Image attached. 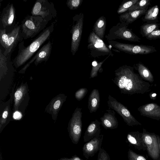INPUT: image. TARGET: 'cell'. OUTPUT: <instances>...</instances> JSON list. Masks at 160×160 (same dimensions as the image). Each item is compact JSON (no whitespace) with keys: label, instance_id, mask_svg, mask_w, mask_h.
I'll return each mask as SVG.
<instances>
[{"label":"cell","instance_id":"6da1fadb","mask_svg":"<svg viewBox=\"0 0 160 160\" xmlns=\"http://www.w3.org/2000/svg\"><path fill=\"white\" fill-rule=\"evenodd\" d=\"M114 72L115 77L112 80L122 94H144L151 91L152 85L135 73L133 67L124 65L116 69Z\"/></svg>","mask_w":160,"mask_h":160},{"label":"cell","instance_id":"7a4b0ae2","mask_svg":"<svg viewBox=\"0 0 160 160\" xmlns=\"http://www.w3.org/2000/svg\"><path fill=\"white\" fill-rule=\"evenodd\" d=\"M55 22L42 32L28 46L25 47L23 41L18 44V51L17 56L12 61L13 65L16 68H18L31 59L33 55L38 50L41 46L50 38L51 33L54 30Z\"/></svg>","mask_w":160,"mask_h":160},{"label":"cell","instance_id":"3957f363","mask_svg":"<svg viewBox=\"0 0 160 160\" xmlns=\"http://www.w3.org/2000/svg\"><path fill=\"white\" fill-rule=\"evenodd\" d=\"M11 56H5L0 49V102L8 94L16 72Z\"/></svg>","mask_w":160,"mask_h":160},{"label":"cell","instance_id":"277c9868","mask_svg":"<svg viewBox=\"0 0 160 160\" xmlns=\"http://www.w3.org/2000/svg\"><path fill=\"white\" fill-rule=\"evenodd\" d=\"M15 86V84L10 94L13 101V112H18L23 116L30 99L28 84L27 82H22L19 86Z\"/></svg>","mask_w":160,"mask_h":160},{"label":"cell","instance_id":"5b68a950","mask_svg":"<svg viewBox=\"0 0 160 160\" xmlns=\"http://www.w3.org/2000/svg\"><path fill=\"white\" fill-rule=\"evenodd\" d=\"M48 22L40 16L27 15L21 24L23 39L34 37L46 27Z\"/></svg>","mask_w":160,"mask_h":160},{"label":"cell","instance_id":"8992f818","mask_svg":"<svg viewBox=\"0 0 160 160\" xmlns=\"http://www.w3.org/2000/svg\"><path fill=\"white\" fill-rule=\"evenodd\" d=\"M128 25L124 22L118 23L110 29L109 33L105 36L106 38L108 41L121 39L131 42H140L141 39L128 28Z\"/></svg>","mask_w":160,"mask_h":160},{"label":"cell","instance_id":"52a82bcc","mask_svg":"<svg viewBox=\"0 0 160 160\" xmlns=\"http://www.w3.org/2000/svg\"><path fill=\"white\" fill-rule=\"evenodd\" d=\"M31 14L40 16L48 22L56 17L57 12L52 2L48 0H37L32 8Z\"/></svg>","mask_w":160,"mask_h":160},{"label":"cell","instance_id":"ba28073f","mask_svg":"<svg viewBox=\"0 0 160 160\" xmlns=\"http://www.w3.org/2000/svg\"><path fill=\"white\" fill-rule=\"evenodd\" d=\"M108 42L119 51L132 54H147L157 52L155 47L151 46L124 43L113 40L108 41Z\"/></svg>","mask_w":160,"mask_h":160},{"label":"cell","instance_id":"9c48e42d","mask_svg":"<svg viewBox=\"0 0 160 160\" xmlns=\"http://www.w3.org/2000/svg\"><path fill=\"white\" fill-rule=\"evenodd\" d=\"M107 103L109 109H112L116 111L122 118L124 121L128 126L132 127L142 125L124 105L110 95H108Z\"/></svg>","mask_w":160,"mask_h":160},{"label":"cell","instance_id":"30bf717a","mask_svg":"<svg viewBox=\"0 0 160 160\" xmlns=\"http://www.w3.org/2000/svg\"><path fill=\"white\" fill-rule=\"evenodd\" d=\"M82 108H76L68 123V130L72 142L78 144L81 136L82 129Z\"/></svg>","mask_w":160,"mask_h":160},{"label":"cell","instance_id":"8fae6325","mask_svg":"<svg viewBox=\"0 0 160 160\" xmlns=\"http://www.w3.org/2000/svg\"><path fill=\"white\" fill-rule=\"evenodd\" d=\"M73 23L71 30V51L74 55L78 51L81 39L83 25L84 15L80 12L73 17Z\"/></svg>","mask_w":160,"mask_h":160},{"label":"cell","instance_id":"7c38bea8","mask_svg":"<svg viewBox=\"0 0 160 160\" xmlns=\"http://www.w3.org/2000/svg\"><path fill=\"white\" fill-rule=\"evenodd\" d=\"M142 133L148 155L153 160H160V149L157 135L150 132L144 128Z\"/></svg>","mask_w":160,"mask_h":160},{"label":"cell","instance_id":"4fadbf2b","mask_svg":"<svg viewBox=\"0 0 160 160\" xmlns=\"http://www.w3.org/2000/svg\"><path fill=\"white\" fill-rule=\"evenodd\" d=\"M15 9L13 3L8 4L3 9L0 16V24L6 32H11L16 23Z\"/></svg>","mask_w":160,"mask_h":160},{"label":"cell","instance_id":"5bb4252c","mask_svg":"<svg viewBox=\"0 0 160 160\" xmlns=\"http://www.w3.org/2000/svg\"><path fill=\"white\" fill-rule=\"evenodd\" d=\"M52 49V44L50 40L43 46L35 54L30 60L18 72V73L24 74L30 65L34 62L37 66L43 62H46L49 58Z\"/></svg>","mask_w":160,"mask_h":160},{"label":"cell","instance_id":"9a60e30c","mask_svg":"<svg viewBox=\"0 0 160 160\" xmlns=\"http://www.w3.org/2000/svg\"><path fill=\"white\" fill-rule=\"evenodd\" d=\"M88 48L92 52L97 53V56L105 55L112 53L102 40L99 38L92 31L88 38Z\"/></svg>","mask_w":160,"mask_h":160},{"label":"cell","instance_id":"2e32d148","mask_svg":"<svg viewBox=\"0 0 160 160\" xmlns=\"http://www.w3.org/2000/svg\"><path fill=\"white\" fill-rule=\"evenodd\" d=\"M18 22L16 23L12 30L10 32L7 33L8 38L7 41L6 49L3 52L5 56L11 54L18 42L22 41L21 24L19 25Z\"/></svg>","mask_w":160,"mask_h":160},{"label":"cell","instance_id":"e0dca14e","mask_svg":"<svg viewBox=\"0 0 160 160\" xmlns=\"http://www.w3.org/2000/svg\"><path fill=\"white\" fill-rule=\"evenodd\" d=\"M67 96L60 93L52 98L45 108V111L51 114L52 119L56 121L58 114Z\"/></svg>","mask_w":160,"mask_h":160},{"label":"cell","instance_id":"ac0fdd59","mask_svg":"<svg viewBox=\"0 0 160 160\" xmlns=\"http://www.w3.org/2000/svg\"><path fill=\"white\" fill-rule=\"evenodd\" d=\"M103 137V135L100 134L99 137L91 139L84 144L82 150L83 155L86 158L88 159L90 157H92L99 151L101 148Z\"/></svg>","mask_w":160,"mask_h":160},{"label":"cell","instance_id":"d6986e66","mask_svg":"<svg viewBox=\"0 0 160 160\" xmlns=\"http://www.w3.org/2000/svg\"><path fill=\"white\" fill-rule=\"evenodd\" d=\"M12 98L7 101L0 102V130H1L11 121L13 120V114L12 111L11 104Z\"/></svg>","mask_w":160,"mask_h":160},{"label":"cell","instance_id":"ffe728a7","mask_svg":"<svg viewBox=\"0 0 160 160\" xmlns=\"http://www.w3.org/2000/svg\"><path fill=\"white\" fill-rule=\"evenodd\" d=\"M138 110L142 116L160 121V106L151 103L140 106Z\"/></svg>","mask_w":160,"mask_h":160},{"label":"cell","instance_id":"44dd1931","mask_svg":"<svg viewBox=\"0 0 160 160\" xmlns=\"http://www.w3.org/2000/svg\"><path fill=\"white\" fill-rule=\"evenodd\" d=\"M106 111L100 118L102 125L106 129L117 128L118 126V122L115 117V111L109 109Z\"/></svg>","mask_w":160,"mask_h":160},{"label":"cell","instance_id":"7402d4cb","mask_svg":"<svg viewBox=\"0 0 160 160\" xmlns=\"http://www.w3.org/2000/svg\"><path fill=\"white\" fill-rule=\"evenodd\" d=\"M127 142L139 151L147 150L142 138V133L139 131H132L128 132L127 136Z\"/></svg>","mask_w":160,"mask_h":160},{"label":"cell","instance_id":"603a6c76","mask_svg":"<svg viewBox=\"0 0 160 160\" xmlns=\"http://www.w3.org/2000/svg\"><path fill=\"white\" fill-rule=\"evenodd\" d=\"M101 124V122L97 119L91 122L86 130L83 137L84 142H88L100 135Z\"/></svg>","mask_w":160,"mask_h":160},{"label":"cell","instance_id":"cb8c5ba5","mask_svg":"<svg viewBox=\"0 0 160 160\" xmlns=\"http://www.w3.org/2000/svg\"><path fill=\"white\" fill-rule=\"evenodd\" d=\"M147 9H144L132 11H126L120 15L119 16L121 22H124L128 24L131 23L145 14Z\"/></svg>","mask_w":160,"mask_h":160},{"label":"cell","instance_id":"d4e9b609","mask_svg":"<svg viewBox=\"0 0 160 160\" xmlns=\"http://www.w3.org/2000/svg\"><path fill=\"white\" fill-rule=\"evenodd\" d=\"M100 93L99 90L94 89L89 96L88 108L90 113L95 112L98 108L100 102Z\"/></svg>","mask_w":160,"mask_h":160},{"label":"cell","instance_id":"484cf974","mask_svg":"<svg viewBox=\"0 0 160 160\" xmlns=\"http://www.w3.org/2000/svg\"><path fill=\"white\" fill-rule=\"evenodd\" d=\"M140 77L144 80L152 83L154 81L153 76L149 69L143 63L138 62L134 65Z\"/></svg>","mask_w":160,"mask_h":160},{"label":"cell","instance_id":"4316f807","mask_svg":"<svg viewBox=\"0 0 160 160\" xmlns=\"http://www.w3.org/2000/svg\"><path fill=\"white\" fill-rule=\"evenodd\" d=\"M106 26V20L104 16L99 17L95 22L92 31L99 38L103 40Z\"/></svg>","mask_w":160,"mask_h":160},{"label":"cell","instance_id":"83f0119b","mask_svg":"<svg viewBox=\"0 0 160 160\" xmlns=\"http://www.w3.org/2000/svg\"><path fill=\"white\" fill-rule=\"evenodd\" d=\"M159 11L158 5L151 7L147 11L145 16L142 18V21L148 23H157L158 21Z\"/></svg>","mask_w":160,"mask_h":160},{"label":"cell","instance_id":"f1b7e54d","mask_svg":"<svg viewBox=\"0 0 160 160\" xmlns=\"http://www.w3.org/2000/svg\"><path fill=\"white\" fill-rule=\"evenodd\" d=\"M160 24L151 23L145 24L140 28V33L143 37H146L154 30L158 29Z\"/></svg>","mask_w":160,"mask_h":160},{"label":"cell","instance_id":"f546056e","mask_svg":"<svg viewBox=\"0 0 160 160\" xmlns=\"http://www.w3.org/2000/svg\"><path fill=\"white\" fill-rule=\"evenodd\" d=\"M151 4V1L149 0H139L136 3L132 6L127 11H132L144 9H147L148 6Z\"/></svg>","mask_w":160,"mask_h":160},{"label":"cell","instance_id":"4dcf8cb0","mask_svg":"<svg viewBox=\"0 0 160 160\" xmlns=\"http://www.w3.org/2000/svg\"><path fill=\"white\" fill-rule=\"evenodd\" d=\"M139 0H131L127 1L122 3L119 7L117 12L121 14L127 11L132 5L136 3Z\"/></svg>","mask_w":160,"mask_h":160},{"label":"cell","instance_id":"1f68e13d","mask_svg":"<svg viewBox=\"0 0 160 160\" xmlns=\"http://www.w3.org/2000/svg\"><path fill=\"white\" fill-rule=\"evenodd\" d=\"M109 56H108L104 60L99 63H97L96 62H92L93 63H92V69L90 73V79L97 77L98 72L99 69L101 68L102 64Z\"/></svg>","mask_w":160,"mask_h":160},{"label":"cell","instance_id":"d6a6232c","mask_svg":"<svg viewBox=\"0 0 160 160\" xmlns=\"http://www.w3.org/2000/svg\"><path fill=\"white\" fill-rule=\"evenodd\" d=\"M128 160H147L144 156L137 153L130 149L128 151Z\"/></svg>","mask_w":160,"mask_h":160},{"label":"cell","instance_id":"836d02e7","mask_svg":"<svg viewBox=\"0 0 160 160\" xmlns=\"http://www.w3.org/2000/svg\"><path fill=\"white\" fill-rule=\"evenodd\" d=\"M83 0H68L66 4L71 10H74L77 9L81 5Z\"/></svg>","mask_w":160,"mask_h":160},{"label":"cell","instance_id":"e575fe53","mask_svg":"<svg viewBox=\"0 0 160 160\" xmlns=\"http://www.w3.org/2000/svg\"><path fill=\"white\" fill-rule=\"evenodd\" d=\"M8 35L5 29H0V43L4 48H6Z\"/></svg>","mask_w":160,"mask_h":160},{"label":"cell","instance_id":"d590c367","mask_svg":"<svg viewBox=\"0 0 160 160\" xmlns=\"http://www.w3.org/2000/svg\"><path fill=\"white\" fill-rule=\"evenodd\" d=\"M88 92V90L87 88H81L76 91L75 97L78 101H81L85 96Z\"/></svg>","mask_w":160,"mask_h":160},{"label":"cell","instance_id":"8d00e7d4","mask_svg":"<svg viewBox=\"0 0 160 160\" xmlns=\"http://www.w3.org/2000/svg\"><path fill=\"white\" fill-rule=\"evenodd\" d=\"M97 160H110V158L107 152L101 148L99 151Z\"/></svg>","mask_w":160,"mask_h":160},{"label":"cell","instance_id":"74e56055","mask_svg":"<svg viewBox=\"0 0 160 160\" xmlns=\"http://www.w3.org/2000/svg\"><path fill=\"white\" fill-rule=\"evenodd\" d=\"M146 38L149 40H155L160 38V29L154 30L147 36Z\"/></svg>","mask_w":160,"mask_h":160},{"label":"cell","instance_id":"f35d334b","mask_svg":"<svg viewBox=\"0 0 160 160\" xmlns=\"http://www.w3.org/2000/svg\"><path fill=\"white\" fill-rule=\"evenodd\" d=\"M72 157L73 158L72 160H84L76 155L73 156Z\"/></svg>","mask_w":160,"mask_h":160},{"label":"cell","instance_id":"ab89813d","mask_svg":"<svg viewBox=\"0 0 160 160\" xmlns=\"http://www.w3.org/2000/svg\"><path fill=\"white\" fill-rule=\"evenodd\" d=\"M157 138H158V142L159 144V148L160 149V136L157 135Z\"/></svg>","mask_w":160,"mask_h":160},{"label":"cell","instance_id":"60d3db41","mask_svg":"<svg viewBox=\"0 0 160 160\" xmlns=\"http://www.w3.org/2000/svg\"><path fill=\"white\" fill-rule=\"evenodd\" d=\"M73 158L72 157L70 158H65L62 159L61 160H72Z\"/></svg>","mask_w":160,"mask_h":160},{"label":"cell","instance_id":"b9f144b4","mask_svg":"<svg viewBox=\"0 0 160 160\" xmlns=\"http://www.w3.org/2000/svg\"><path fill=\"white\" fill-rule=\"evenodd\" d=\"M156 96V94L155 93H153L152 94L151 96L152 97H155Z\"/></svg>","mask_w":160,"mask_h":160}]
</instances>
